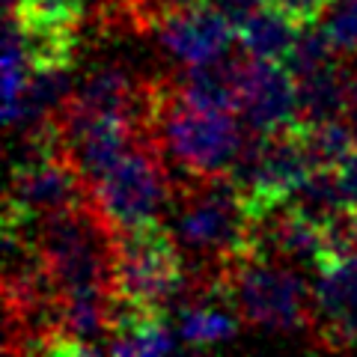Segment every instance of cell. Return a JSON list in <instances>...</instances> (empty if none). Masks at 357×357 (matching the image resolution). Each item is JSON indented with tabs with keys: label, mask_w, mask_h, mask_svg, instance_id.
Here are the masks:
<instances>
[{
	"label": "cell",
	"mask_w": 357,
	"mask_h": 357,
	"mask_svg": "<svg viewBox=\"0 0 357 357\" xmlns=\"http://www.w3.org/2000/svg\"><path fill=\"white\" fill-rule=\"evenodd\" d=\"M155 30H158V42L164 45V51L182 66L215 60L227 54L232 42L238 39V30L208 3L164 18Z\"/></svg>",
	"instance_id": "30bf717a"
},
{
	"label": "cell",
	"mask_w": 357,
	"mask_h": 357,
	"mask_svg": "<svg viewBox=\"0 0 357 357\" xmlns=\"http://www.w3.org/2000/svg\"><path fill=\"white\" fill-rule=\"evenodd\" d=\"M250 54L248 51H236L229 48L227 54L199 63V66H188L185 81L178 86L188 102L197 107H208V110H238L241 102V84H244V69H248Z\"/></svg>",
	"instance_id": "8fae6325"
},
{
	"label": "cell",
	"mask_w": 357,
	"mask_h": 357,
	"mask_svg": "<svg viewBox=\"0 0 357 357\" xmlns=\"http://www.w3.org/2000/svg\"><path fill=\"white\" fill-rule=\"evenodd\" d=\"M277 9H283L286 15H292L298 24H316L331 6V0H265Z\"/></svg>",
	"instance_id": "d6986e66"
},
{
	"label": "cell",
	"mask_w": 357,
	"mask_h": 357,
	"mask_svg": "<svg viewBox=\"0 0 357 357\" xmlns=\"http://www.w3.org/2000/svg\"><path fill=\"white\" fill-rule=\"evenodd\" d=\"M337 173H340V182H342V194H345V199H349V206L357 211V149L342 161V167H340Z\"/></svg>",
	"instance_id": "44dd1931"
},
{
	"label": "cell",
	"mask_w": 357,
	"mask_h": 357,
	"mask_svg": "<svg viewBox=\"0 0 357 357\" xmlns=\"http://www.w3.org/2000/svg\"><path fill=\"white\" fill-rule=\"evenodd\" d=\"M54 116L60 122L66 158L75 164L86 185L98 182L110 167H116L134 149V140L143 137V128L134 119L84 107L72 98Z\"/></svg>",
	"instance_id": "8992f818"
},
{
	"label": "cell",
	"mask_w": 357,
	"mask_h": 357,
	"mask_svg": "<svg viewBox=\"0 0 357 357\" xmlns=\"http://www.w3.org/2000/svg\"><path fill=\"white\" fill-rule=\"evenodd\" d=\"M349 96V72L337 60L325 69L298 77V116L295 126H321L345 114Z\"/></svg>",
	"instance_id": "7c38bea8"
},
{
	"label": "cell",
	"mask_w": 357,
	"mask_h": 357,
	"mask_svg": "<svg viewBox=\"0 0 357 357\" xmlns=\"http://www.w3.org/2000/svg\"><path fill=\"white\" fill-rule=\"evenodd\" d=\"M89 199V185L69 158H54L27 170H13L3 227H30L45 215Z\"/></svg>",
	"instance_id": "52a82bcc"
},
{
	"label": "cell",
	"mask_w": 357,
	"mask_h": 357,
	"mask_svg": "<svg viewBox=\"0 0 357 357\" xmlns=\"http://www.w3.org/2000/svg\"><path fill=\"white\" fill-rule=\"evenodd\" d=\"M173 236L178 250L203 262V280H218L229 259L256 250V218L229 176L194 178L176 208Z\"/></svg>",
	"instance_id": "6da1fadb"
},
{
	"label": "cell",
	"mask_w": 357,
	"mask_h": 357,
	"mask_svg": "<svg viewBox=\"0 0 357 357\" xmlns=\"http://www.w3.org/2000/svg\"><path fill=\"white\" fill-rule=\"evenodd\" d=\"M215 295L223 292H203V301L188 304L178 316V340L188 345H211L232 340L238 333V319L229 316L227 310H220L215 304Z\"/></svg>",
	"instance_id": "9a60e30c"
},
{
	"label": "cell",
	"mask_w": 357,
	"mask_h": 357,
	"mask_svg": "<svg viewBox=\"0 0 357 357\" xmlns=\"http://www.w3.org/2000/svg\"><path fill=\"white\" fill-rule=\"evenodd\" d=\"M319 21L340 54H357V0H331Z\"/></svg>",
	"instance_id": "ac0fdd59"
},
{
	"label": "cell",
	"mask_w": 357,
	"mask_h": 357,
	"mask_svg": "<svg viewBox=\"0 0 357 357\" xmlns=\"http://www.w3.org/2000/svg\"><path fill=\"white\" fill-rule=\"evenodd\" d=\"M220 286L238 316L253 328L292 333L312 328V289L292 265L248 250L220 268Z\"/></svg>",
	"instance_id": "3957f363"
},
{
	"label": "cell",
	"mask_w": 357,
	"mask_h": 357,
	"mask_svg": "<svg viewBox=\"0 0 357 357\" xmlns=\"http://www.w3.org/2000/svg\"><path fill=\"white\" fill-rule=\"evenodd\" d=\"M167 199V167L155 143L131 149L116 167L89 185V203L114 232L158 220Z\"/></svg>",
	"instance_id": "5b68a950"
},
{
	"label": "cell",
	"mask_w": 357,
	"mask_h": 357,
	"mask_svg": "<svg viewBox=\"0 0 357 357\" xmlns=\"http://www.w3.org/2000/svg\"><path fill=\"white\" fill-rule=\"evenodd\" d=\"M337 45L331 42V36L325 33V27H312V24H301L298 30V39L292 45V51H289V57L283 60V66L289 72L298 77H307L312 72L325 69V66L337 63Z\"/></svg>",
	"instance_id": "e0dca14e"
},
{
	"label": "cell",
	"mask_w": 357,
	"mask_h": 357,
	"mask_svg": "<svg viewBox=\"0 0 357 357\" xmlns=\"http://www.w3.org/2000/svg\"><path fill=\"white\" fill-rule=\"evenodd\" d=\"M289 206L307 220L319 223V227H325L337 215H342L345 208H351L342 194V182L337 170H312L295 188V194L289 197Z\"/></svg>",
	"instance_id": "5bb4252c"
},
{
	"label": "cell",
	"mask_w": 357,
	"mask_h": 357,
	"mask_svg": "<svg viewBox=\"0 0 357 357\" xmlns=\"http://www.w3.org/2000/svg\"><path fill=\"white\" fill-rule=\"evenodd\" d=\"M345 119L357 134V66L349 72V96H345Z\"/></svg>",
	"instance_id": "7402d4cb"
},
{
	"label": "cell",
	"mask_w": 357,
	"mask_h": 357,
	"mask_svg": "<svg viewBox=\"0 0 357 357\" xmlns=\"http://www.w3.org/2000/svg\"><path fill=\"white\" fill-rule=\"evenodd\" d=\"M238 114L244 126L256 134H271L295 126L298 116L295 75L277 60L250 57L248 69H244Z\"/></svg>",
	"instance_id": "9c48e42d"
},
{
	"label": "cell",
	"mask_w": 357,
	"mask_h": 357,
	"mask_svg": "<svg viewBox=\"0 0 357 357\" xmlns=\"http://www.w3.org/2000/svg\"><path fill=\"white\" fill-rule=\"evenodd\" d=\"M206 3H208V6H215L218 13L227 18L232 27L238 30L244 21H248V18L256 13V9L265 3V0H206Z\"/></svg>",
	"instance_id": "ffe728a7"
},
{
	"label": "cell",
	"mask_w": 357,
	"mask_h": 357,
	"mask_svg": "<svg viewBox=\"0 0 357 357\" xmlns=\"http://www.w3.org/2000/svg\"><path fill=\"white\" fill-rule=\"evenodd\" d=\"M312 331L328 349L357 345V250L321 259L312 283Z\"/></svg>",
	"instance_id": "ba28073f"
},
{
	"label": "cell",
	"mask_w": 357,
	"mask_h": 357,
	"mask_svg": "<svg viewBox=\"0 0 357 357\" xmlns=\"http://www.w3.org/2000/svg\"><path fill=\"white\" fill-rule=\"evenodd\" d=\"M298 30H301V24L292 15H286L283 9H277L271 3H262L238 27V45L250 57L283 63L298 39Z\"/></svg>",
	"instance_id": "4fadbf2b"
},
{
	"label": "cell",
	"mask_w": 357,
	"mask_h": 357,
	"mask_svg": "<svg viewBox=\"0 0 357 357\" xmlns=\"http://www.w3.org/2000/svg\"><path fill=\"white\" fill-rule=\"evenodd\" d=\"M310 161L316 170H340L342 161L357 149V134L349 122L331 119L321 126H298Z\"/></svg>",
	"instance_id": "2e32d148"
},
{
	"label": "cell",
	"mask_w": 357,
	"mask_h": 357,
	"mask_svg": "<svg viewBox=\"0 0 357 357\" xmlns=\"http://www.w3.org/2000/svg\"><path fill=\"white\" fill-rule=\"evenodd\" d=\"M149 128H158L164 152L176 167H182L191 182L227 176L250 134L244 122H236L232 110L197 107L167 84H158L155 89Z\"/></svg>",
	"instance_id": "7a4b0ae2"
},
{
	"label": "cell",
	"mask_w": 357,
	"mask_h": 357,
	"mask_svg": "<svg viewBox=\"0 0 357 357\" xmlns=\"http://www.w3.org/2000/svg\"><path fill=\"white\" fill-rule=\"evenodd\" d=\"M185 268L176 236L161 220L114 232L110 295L134 310L164 316L185 295Z\"/></svg>",
	"instance_id": "277c9868"
}]
</instances>
